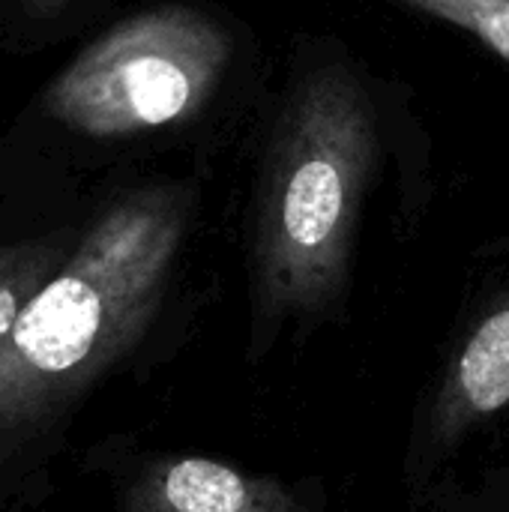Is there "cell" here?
Segmentation results:
<instances>
[{"instance_id": "1", "label": "cell", "mask_w": 509, "mask_h": 512, "mask_svg": "<svg viewBox=\"0 0 509 512\" xmlns=\"http://www.w3.org/2000/svg\"><path fill=\"white\" fill-rule=\"evenodd\" d=\"M189 201L153 186L108 207L0 342V432L36 423L111 366L153 318Z\"/></svg>"}, {"instance_id": "2", "label": "cell", "mask_w": 509, "mask_h": 512, "mask_svg": "<svg viewBox=\"0 0 509 512\" xmlns=\"http://www.w3.org/2000/svg\"><path fill=\"white\" fill-rule=\"evenodd\" d=\"M372 159V108L357 81L342 69L309 75L282 114L258 204V285L270 306L312 312L342 291Z\"/></svg>"}, {"instance_id": "3", "label": "cell", "mask_w": 509, "mask_h": 512, "mask_svg": "<svg viewBox=\"0 0 509 512\" xmlns=\"http://www.w3.org/2000/svg\"><path fill=\"white\" fill-rule=\"evenodd\" d=\"M231 57L228 30L189 6L120 21L51 81L54 120L87 138H126L189 120L213 96Z\"/></svg>"}, {"instance_id": "4", "label": "cell", "mask_w": 509, "mask_h": 512, "mask_svg": "<svg viewBox=\"0 0 509 512\" xmlns=\"http://www.w3.org/2000/svg\"><path fill=\"white\" fill-rule=\"evenodd\" d=\"M123 512H303L297 495L270 477L216 459L174 456L153 462L129 489Z\"/></svg>"}, {"instance_id": "5", "label": "cell", "mask_w": 509, "mask_h": 512, "mask_svg": "<svg viewBox=\"0 0 509 512\" xmlns=\"http://www.w3.org/2000/svg\"><path fill=\"white\" fill-rule=\"evenodd\" d=\"M509 408V294L474 327L432 408L435 441L462 438Z\"/></svg>"}, {"instance_id": "6", "label": "cell", "mask_w": 509, "mask_h": 512, "mask_svg": "<svg viewBox=\"0 0 509 512\" xmlns=\"http://www.w3.org/2000/svg\"><path fill=\"white\" fill-rule=\"evenodd\" d=\"M57 240H27L0 246V342L15 330L27 303L45 288V282L63 267Z\"/></svg>"}, {"instance_id": "7", "label": "cell", "mask_w": 509, "mask_h": 512, "mask_svg": "<svg viewBox=\"0 0 509 512\" xmlns=\"http://www.w3.org/2000/svg\"><path fill=\"white\" fill-rule=\"evenodd\" d=\"M402 3L468 30L509 63V0H402Z\"/></svg>"}, {"instance_id": "8", "label": "cell", "mask_w": 509, "mask_h": 512, "mask_svg": "<svg viewBox=\"0 0 509 512\" xmlns=\"http://www.w3.org/2000/svg\"><path fill=\"white\" fill-rule=\"evenodd\" d=\"M72 0H15V9L27 18V21H51L60 12L69 9Z\"/></svg>"}]
</instances>
